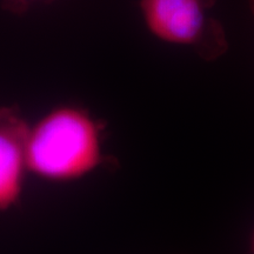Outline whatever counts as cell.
Returning a JSON list of instances; mask_svg holds the SVG:
<instances>
[{
	"label": "cell",
	"mask_w": 254,
	"mask_h": 254,
	"mask_svg": "<svg viewBox=\"0 0 254 254\" xmlns=\"http://www.w3.org/2000/svg\"><path fill=\"white\" fill-rule=\"evenodd\" d=\"M28 128L17 109H0V211L13 207L23 193Z\"/></svg>",
	"instance_id": "3"
},
{
	"label": "cell",
	"mask_w": 254,
	"mask_h": 254,
	"mask_svg": "<svg viewBox=\"0 0 254 254\" xmlns=\"http://www.w3.org/2000/svg\"><path fill=\"white\" fill-rule=\"evenodd\" d=\"M104 126L87 110L65 105L30 126L27 172L53 183L87 177L104 164Z\"/></svg>",
	"instance_id": "1"
},
{
	"label": "cell",
	"mask_w": 254,
	"mask_h": 254,
	"mask_svg": "<svg viewBox=\"0 0 254 254\" xmlns=\"http://www.w3.org/2000/svg\"><path fill=\"white\" fill-rule=\"evenodd\" d=\"M249 7L252 15L254 17V0H249Z\"/></svg>",
	"instance_id": "5"
},
{
	"label": "cell",
	"mask_w": 254,
	"mask_h": 254,
	"mask_svg": "<svg viewBox=\"0 0 254 254\" xmlns=\"http://www.w3.org/2000/svg\"><path fill=\"white\" fill-rule=\"evenodd\" d=\"M250 252L251 254H254V230L251 234V239H250Z\"/></svg>",
	"instance_id": "4"
},
{
	"label": "cell",
	"mask_w": 254,
	"mask_h": 254,
	"mask_svg": "<svg viewBox=\"0 0 254 254\" xmlns=\"http://www.w3.org/2000/svg\"><path fill=\"white\" fill-rule=\"evenodd\" d=\"M217 0H139L144 25L155 39L192 49L201 59L215 60L228 49L220 23L211 15Z\"/></svg>",
	"instance_id": "2"
}]
</instances>
